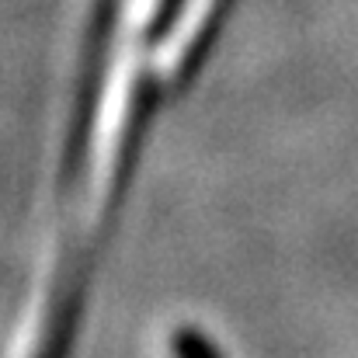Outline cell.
Segmentation results:
<instances>
[{
    "label": "cell",
    "instance_id": "obj_1",
    "mask_svg": "<svg viewBox=\"0 0 358 358\" xmlns=\"http://www.w3.org/2000/svg\"><path fill=\"white\" fill-rule=\"evenodd\" d=\"M171 352L174 358H223L216 352V345L199 331V327H178L174 331V338H171Z\"/></svg>",
    "mask_w": 358,
    "mask_h": 358
}]
</instances>
